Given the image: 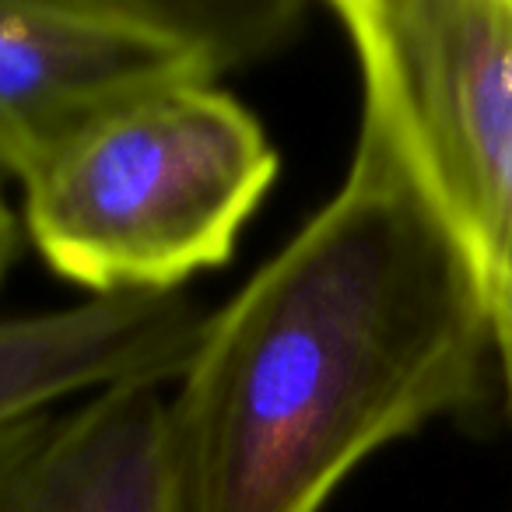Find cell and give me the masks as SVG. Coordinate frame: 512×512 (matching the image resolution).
<instances>
[{"label":"cell","mask_w":512,"mask_h":512,"mask_svg":"<svg viewBox=\"0 0 512 512\" xmlns=\"http://www.w3.org/2000/svg\"><path fill=\"white\" fill-rule=\"evenodd\" d=\"M491 397L474 274L362 113L341 186L207 316L165 397L172 512H323L365 460Z\"/></svg>","instance_id":"obj_1"},{"label":"cell","mask_w":512,"mask_h":512,"mask_svg":"<svg viewBox=\"0 0 512 512\" xmlns=\"http://www.w3.org/2000/svg\"><path fill=\"white\" fill-rule=\"evenodd\" d=\"M281 172L232 92L179 85L102 116L22 179V228L88 295L179 292L228 264Z\"/></svg>","instance_id":"obj_2"},{"label":"cell","mask_w":512,"mask_h":512,"mask_svg":"<svg viewBox=\"0 0 512 512\" xmlns=\"http://www.w3.org/2000/svg\"><path fill=\"white\" fill-rule=\"evenodd\" d=\"M383 127L467 260L512 421V0H334Z\"/></svg>","instance_id":"obj_3"},{"label":"cell","mask_w":512,"mask_h":512,"mask_svg":"<svg viewBox=\"0 0 512 512\" xmlns=\"http://www.w3.org/2000/svg\"><path fill=\"white\" fill-rule=\"evenodd\" d=\"M299 0H0V179L102 116L288 50Z\"/></svg>","instance_id":"obj_4"},{"label":"cell","mask_w":512,"mask_h":512,"mask_svg":"<svg viewBox=\"0 0 512 512\" xmlns=\"http://www.w3.org/2000/svg\"><path fill=\"white\" fill-rule=\"evenodd\" d=\"M211 309L190 292L88 295L0 320V428L113 386L176 383Z\"/></svg>","instance_id":"obj_5"},{"label":"cell","mask_w":512,"mask_h":512,"mask_svg":"<svg viewBox=\"0 0 512 512\" xmlns=\"http://www.w3.org/2000/svg\"><path fill=\"white\" fill-rule=\"evenodd\" d=\"M0 512H172L165 386H113L0 428Z\"/></svg>","instance_id":"obj_6"},{"label":"cell","mask_w":512,"mask_h":512,"mask_svg":"<svg viewBox=\"0 0 512 512\" xmlns=\"http://www.w3.org/2000/svg\"><path fill=\"white\" fill-rule=\"evenodd\" d=\"M18 242H22V221H18L15 207L8 204V197H4V186H0V288H4L11 267H15Z\"/></svg>","instance_id":"obj_7"}]
</instances>
